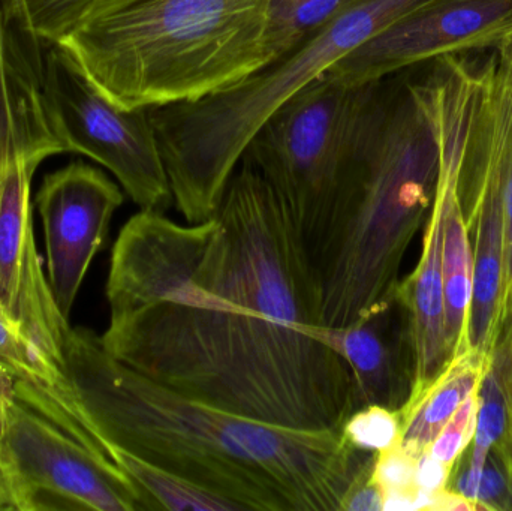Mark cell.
I'll return each instance as SVG.
<instances>
[{"label": "cell", "instance_id": "cell-24", "mask_svg": "<svg viewBox=\"0 0 512 511\" xmlns=\"http://www.w3.org/2000/svg\"><path fill=\"white\" fill-rule=\"evenodd\" d=\"M501 179L504 195L505 258L504 290L512 282V90L505 108L501 137Z\"/></svg>", "mask_w": 512, "mask_h": 511}, {"label": "cell", "instance_id": "cell-18", "mask_svg": "<svg viewBox=\"0 0 512 511\" xmlns=\"http://www.w3.org/2000/svg\"><path fill=\"white\" fill-rule=\"evenodd\" d=\"M448 489L474 501L481 511H512V473L498 444L478 473L454 468Z\"/></svg>", "mask_w": 512, "mask_h": 511}, {"label": "cell", "instance_id": "cell-7", "mask_svg": "<svg viewBox=\"0 0 512 511\" xmlns=\"http://www.w3.org/2000/svg\"><path fill=\"white\" fill-rule=\"evenodd\" d=\"M385 92V78L349 83L327 72L280 105L243 152L288 210L310 263Z\"/></svg>", "mask_w": 512, "mask_h": 511}, {"label": "cell", "instance_id": "cell-20", "mask_svg": "<svg viewBox=\"0 0 512 511\" xmlns=\"http://www.w3.org/2000/svg\"><path fill=\"white\" fill-rule=\"evenodd\" d=\"M489 369L498 381L507 414V429L498 444L512 473V282L502 294L501 309L489 350Z\"/></svg>", "mask_w": 512, "mask_h": 511}, {"label": "cell", "instance_id": "cell-30", "mask_svg": "<svg viewBox=\"0 0 512 511\" xmlns=\"http://www.w3.org/2000/svg\"><path fill=\"white\" fill-rule=\"evenodd\" d=\"M8 398V396H6ZM3 410H0V431H2Z\"/></svg>", "mask_w": 512, "mask_h": 511}, {"label": "cell", "instance_id": "cell-27", "mask_svg": "<svg viewBox=\"0 0 512 511\" xmlns=\"http://www.w3.org/2000/svg\"><path fill=\"white\" fill-rule=\"evenodd\" d=\"M0 24L36 39L30 24L26 0H0ZM38 41V39H36Z\"/></svg>", "mask_w": 512, "mask_h": 511}, {"label": "cell", "instance_id": "cell-4", "mask_svg": "<svg viewBox=\"0 0 512 511\" xmlns=\"http://www.w3.org/2000/svg\"><path fill=\"white\" fill-rule=\"evenodd\" d=\"M270 0H141L62 45L122 108L200 101L271 62Z\"/></svg>", "mask_w": 512, "mask_h": 511}, {"label": "cell", "instance_id": "cell-2", "mask_svg": "<svg viewBox=\"0 0 512 511\" xmlns=\"http://www.w3.org/2000/svg\"><path fill=\"white\" fill-rule=\"evenodd\" d=\"M63 384L108 443L236 510L340 511L373 455L342 431L283 428L189 398L114 359L86 329L66 336Z\"/></svg>", "mask_w": 512, "mask_h": 511}, {"label": "cell", "instance_id": "cell-6", "mask_svg": "<svg viewBox=\"0 0 512 511\" xmlns=\"http://www.w3.org/2000/svg\"><path fill=\"white\" fill-rule=\"evenodd\" d=\"M39 41L0 24V315L65 371L71 324L57 308L33 233L32 180L66 153L41 90Z\"/></svg>", "mask_w": 512, "mask_h": 511}, {"label": "cell", "instance_id": "cell-23", "mask_svg": "<svg viewBox=\"0 0 512 511\" xmlns=\"http://www.w3.org/2000/svg\"><path fill=\"white\" fill-rule=\"evenodd\" d=\"M417 456L406 452L400 444L376 453L373 479L385 497L397 494H414L420 491L415 485Z\"/></svg>", "mask_w": 512, "mask_h": 511}, {"label": "cell", "instance_id": "cell-28", "mask_svg": "<svg viewBox=\"0 0 512 511\" xmlns=\"http://www.w3.org/2000/svg\"><path fill=\"white\" fill-rule=\"evenodd\" d=\"M0 511H18L11 477L0 458Z\"/></svg>", "mask_w": 512, "mask_h": 511}, {"label": "cell", "instance_id": "cell-19", "mask_svg": "<svg viewBox=\"0 0 512 511\" xmlns=\"http://www.w3.org/2000/svg\"><path fill=\"white\" fill-rule=\"evenodd\" d=\"M63 369L51 363L26 335L0 315V375L6 380L54 384Z\"/></svg>", "mask_w": 512, "mask_h": 511}, {"label": "cell", "instance_id": "cell-21", "mask_svg": "<svg viewBox=\"0 0 512 511\" xmlns=\"http://www.w3.org/2000/svg\"><path fill=\"white\" fill-rule=\"evenodd\" d=\"M400 434L402 419L399 411L381 405L355 410L342 426V435L351 446L373 455L399 444Z\"/></svg>", "mask_w": 512, "mask_h": 511}, {"label": "cell", "instance_id": "cell-10", "mask_svg": "<svg viewBox=\"0 0 512 511\" xmlns=\"http://www.w3.org/2000/svg\"><path fill=\"white\" fill-rule=\"evenodd\" d=\"M512 42V0H430L330 69L349 83L384 80L427 60Z\"/></svg>", "mask_w": 512, "mask_h": 511}, {"label": "cell", "instance_id": "cell-8", "mask_svg": "<svg viewBox=\"0 0 512 511\" xmlns=\"http://www.w3.org/2000/svg\"><path fill=\"white\" fill-rule=\"evenodd\" d=\"M41 90L66 153L107 168L141 210L165 212L173 204L149 108L114 104L60 44L48 45L42 57Z\"/></svg>", "mask_w": 512, "mask_h": 511}, {"label": "cell", "instance_id": "cell-1", "mask_svg": "<svg viewBox=\"0 0 512 511\" xmlns=\"http://www.w3.org/2000/svg\"><path fill=\"white\" fill-rule=\"evenodd\" d=\"M102 347L129 368L237 416L342 431L345 362L316 341L321 296L288 210L240 161L215 216L140 210L114 243Z\"/></svg>", "mask_w": 512, "mask_h": 511}, {"label": "cell", "instance_id": "cell-3", "mask_svg": "<svg viewBox=\"0 0 512 511\" xmlns=\"http://www.w3.org/2000/svg\"><path fill=\"white\" fill-rule=\"evenodd\" d=\"M439 165L426 80L387 86L312 257L321 324L355 323L396 291L403 257L432 210Z\"/></svg>", "mask_w": 512, "mask_h": 511}, {"label": "cell", "instance_id": "cell-9", "mask_svg": "<svg viewBox=\"0 0 512 511\" xmlns=\"http://www.w3.org/2000/svg\"><path fill=\"white\" fill-rule=\"evenodd\" d=\"M0 458L18 511H146L128 477L56 423L8 395Z\"/></svg>", "mask_w": 512, "mask_h": 511}, {"label": "cell", "instance_id": "cell-17", "mask_svg": "<svg viewBox=\"0 0 512 511\" xmlns=\"http://www.w3.org/2000/svg\"><path fill=\"white\" fill-rule=\"evenodd\" d=\"M141 0H26L33 35L48 45Z\"/></svg>", "mask_w": 512, "mask_h": 511}, {"label": "cell", "instance_id": "cell-5", "mask_svg": "<svg viewBox=\"0 0 512 511\" xmlns=\"http://www.w3.org/2000/svg\"><path fill=\"white\" fill-rule=\"evenodd\" d=\"M430 0H357L251 77L200 101L150 108L177 210L215 216L243 152L265 120L372 36Z\"/></svg>", "mask_w": 512, "mask_h": 511}, {"label": "cell", "instance_id": "cell-11", "mask_svg": "<svg viewBox=\"0 0 512 511\" xmlns=\"http://www.w3.org/2000/svg\"><path fill=\"white\" fill-rule=\"evenodd\" d=\"M123 200L122 189L104 171L80 161L47 174L39 186L47 279L66 321Z\"/></svg>", "mask_w": 512, "mask_h": 511}, {"label": "cell", "instance_id": "cell-13", "mask_svg": "<svg viewBox=\"0 0 512 511\" xmlns=\"http://www.w3.org/2000/svg\"><path fill=\"white\" fill-rule=\"evenodd\" d=\"M444 216V201L436 191L432 210L424 224L420 260L414 272L402 279L397 287L408 306L414 336L415 377L411 398L429 386L451 360L445 339L442 278Z\"/></svg>", "mask_w": 512, "mask_h": 511}, {"label": "cell", "instance_id": "cell-16", "mask_svg": "<svg viewBox=\"0 0 512 511\" xmlns=\"http://www.w3.org/2000/svg\"><path fill=\"white\" fill-rule=\"evenodd\" d=\"M357 0H270L268 48L271 60L306 41Z\"/></svg>", "mask_w": 512, "mask_h": 511}, {"label": "cell", "instance_id": "cell-29", "mask_svg": "<svg viewBox=\"0 0 512 511\" xmlns=\"http://www.w3.org/2000/svg\"><path fill=\"white\" fill-rule=\"evenodd\" d=\"M11 381L6 380L0 375V410H3L6 396L11 395Z\"/></svg>", "mask_w": 512, "mask_h": 511}, {"label": "cell", "instance_id": "cell-15", "mask_svg": "<svg viewBox=\"0 0 512 511\" xmlns=\"http://www.w3.org/2000/svg\"><path fill=\"white\" fill-rule=\"evenodd\" d=\"M107 458L137 488L147 510L233 511V504L198 486L155 467L114 444H107Z\"/></svg>", "mask_w": 512, "mask_h": 511}, {"label": "cell", "instance_id": "cell-22", "mask_svg": "<svg viewBox=\"0 0 512 511\" xmlns=\"http://www.w3.org/2000/svg\"><path fill=\"white\" fill-rule=\"evenodd\" d=\"M478 390L472 393L462 407L448 420L427 452L447 467H456L463 453L468 450L477 426Z\"/></svg>", "mask_w": 512, "mask_h": 511}, {"label": "cell", "instance_id": "cell-26", "mask_svg": "<svg viewBox=\"0 0 512 511\" xmlns=\"http://www.w3.org/2000/svg\"><path fill=\"white\" fill-rule=\"evenodd\" d=\"M453 468L433 458L429 452L417 458V474H415V485L424 494L435 497L439 492L448 488Z\"/></svg>", "mask_w": 512, "mask_h": 511}, {"label": "cell", "instance_id": "cell-12", "mask_svg": "<svg viewBox=\"0 0 512 511\" xmlns=\"http://www.w3.org/2000/svg\"><path fill=\"white\" fill-rule=\"evenodd\" d=\"M309 333L345 362L354 411L405 407L414 387L415 347L411 315L397 288L361 320L348 326L310 324Z\"/></svg>", "mask_w": 512, "mask_h": 511}, {"label": "cell", "instance_id": "cell-14", "mask_svg": "<svg viewBox=\"0 0 512 511\" xmlns=\"http://www.w3.org/2000/svg\"><path fill=\"white\" fill-rule=\"evenodd\" d=\"M489 365V354L471 348L451 357L441 374L399 411L400 446L417 458L427 452L463 402L480 389Z\"/></svg>", "mask_w": 512, "mask_h": 511}, {"label": "cell", "instance_id": "cell-25", "mask_svg": "<svg viewBox=\"0 0 512 511\" xmlns=\"http://www.w3.org/2000/svg\"><path fill=\"white\" fill-rule=\"evenodd\" d=\"M375 455L357 471L342 500L340 511H384V492L373 479Z\"/></svg>", "mask_w": 512, "mask_h": 511}]
</instances>
